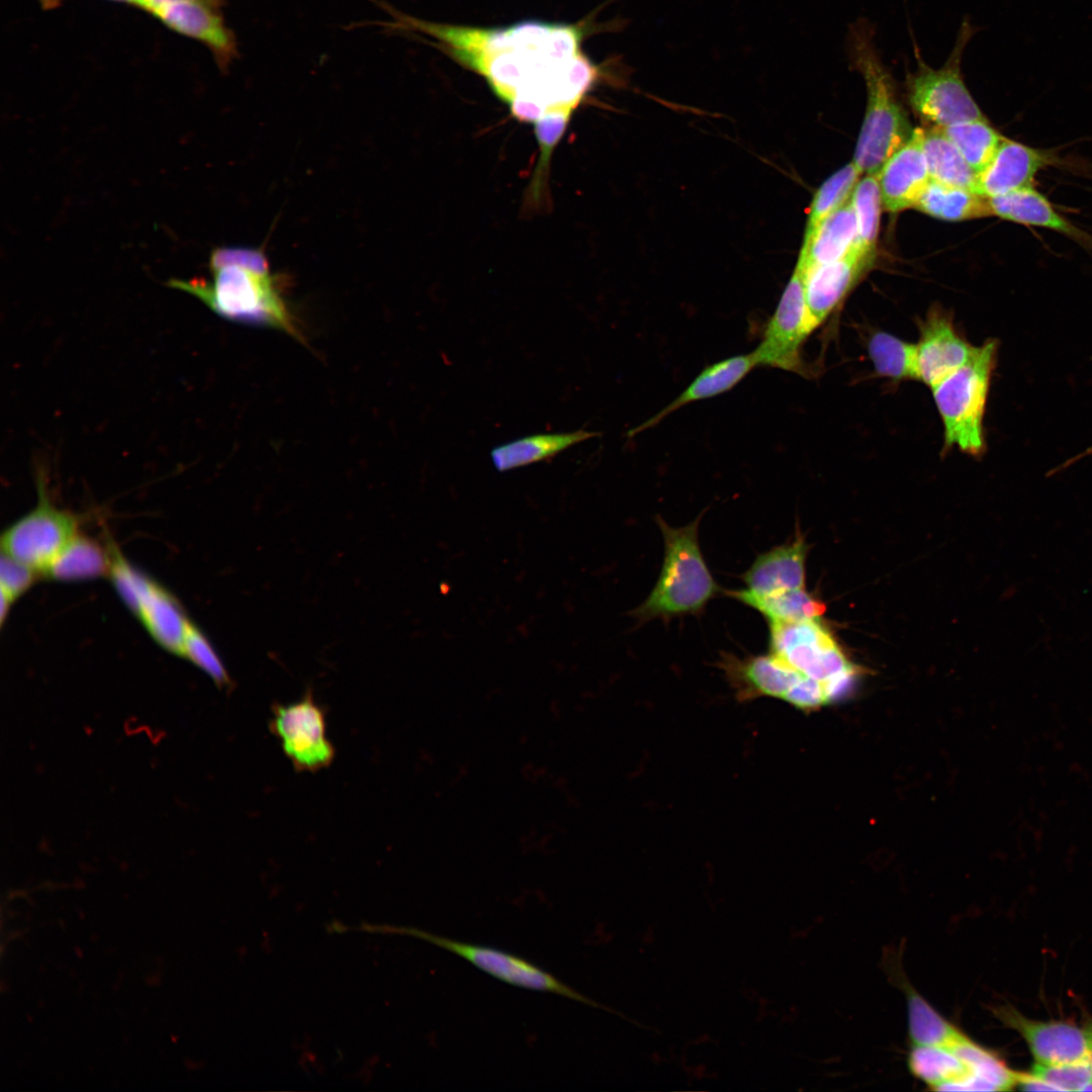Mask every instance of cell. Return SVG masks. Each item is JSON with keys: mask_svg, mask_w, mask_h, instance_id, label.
I'll return each instance as SVG.
<instances>
[{"mask_svg": "<svg viewBox=\"0 0 1092 1092\" xmlns=\"http://www.w3.org/2000/svg\"><path fill=\"white\" fill-rule=\"evenodd\" d=\"M388 31L422 33L463 68L481 77L518 121L533 125L539 160L531 184L548 186L552 153L583 100L609 75L583 52L585 23L524 20L500 27L433 22L404 14L384 0Z\"/></svg>", "mask_w": 1092, "mask_h": 1092, "instance_id": "cell-1", "label": "cell"}, {"mask_svg": "<svg viewBox=\"0 0 1092 1092\" xmlns=\"http://www.w3.org/2000/svg\"><path fill=\"white\" fill-rule=\"evenodd\" d=\"M875 29L860 18L849 25L846 53L849 66L866 84V114L852 163L860 174L876 175L905 145L914 129L898 96L896 82L875 41Z\"/></svg>", "mask_w": 1092, "mask_h": 1092, "instance_id": "cell-2", "label": "cell"}, {"mask_svg": "<svg viewBox=\"0 0 1092 1092\" xmlns=\"http://www.w3.org/2000/svg\"><path fill=\"white\" fill-rule=\"evenodd\" d=\"M700 521L701 516L687 526L673 528L656 518L664 541V557L655 586L632 612L639 621L698 614L721 592L701 552Z\"/></svg>", "mask_w": 1092, "mask_h": 1092, "instance_id": "cell-3", "label": "cell"}, {"mask_svg": "<svg viewBox=\"0 0 1092 1092\" xmlns=\"http://www.w3.org/2000/svg\"><path fill=\"white\" fill-rule=\"evenodd\" d=\"M211 281L173 279L169 285L199 298L232 322L270 327L298 337L284 299L270 273L236 264L210 267Z\"/></svg>", "mask_w": 1092, "mask_h": 1092, "instance_id": "cell-4", "label": "cell"}, {"mask_svg": "<svg viewBox=\"0 0 1092 1092\" xmlns=\"http://www.w3.org/2000/svg\"><path fill=\"white\" fill-rule=\"evenodd\" d=\"M997 352V340L985 341L963 366L930 387L943 426V452L984 454L983 421Z\"/></svg>", "mask_w": 1092, "mask_h": 1092, "instance_id": "cell-5", "label": "cell"}, {"mask_svg": "<svg viewBox=\"0 0 1092 1092\" xmlns=\"http://www.w3.org/2000/svg\"><path fill=\"white\" fill-rule=\"evenodd\" d=\"M975 32L965 19L945 63L938 69L929 67L917 48V68L905 80L907 100L913 111L935 127L987 119L969 92L962 73L965 49Z\"/></svg>", "mask_w": 1092, "mask_h": 1092, "instance_id": "cell-6", "label": "cell"}, {"mask_svg": "<svg viewBox=\"0 0 1092 1092\" xmlns=\"http://www.w3.org/2000/svg\"><path fill=\"white\" fill-rule=\"evenodd\" d=\"M770 653L804 676L821 682L830 704L846 696L857 678L851 663L820 619L770 621Z\"/></svg>", "mask_w": 1092, "mask_h": 1092, "instance_id": "cell-7", "label": "cell"}, {"mask_svg": "<svg viewBox=\"0 0 1092 1092\" xmlns=\"http://www.w3.org/2000/svg\"><path fill=\"white\" fill-rule=\"evenodd\" d=\"M108 577L123 604L159 646L181 657L191 620L179 601L161 583L128 562L114 544Z\"/></svg>", "mask_w": 1092, "mask_h": 1092, "instance_id": "cell-8", "label": "cell"}, {"mask_svg": "<svg viewBox=\"0 0 1092 1092\" xmlns=\"http://www.w3.org/2000/svg\"><path fill=\"white\" fill-rule=\"evenodd\" d=\"M37 491V505L2 533L1 549L44 576L55 558L79 533L80 522L77 515L50 500L40 470Z\"/></svg>", "mask_w": 1092, "mask_h": 1092, "instance_id": "cell-9", "label": "cell"}, {"mask_svg": "<svg viewBox=\"0 0 1092 1092\" xmlns=\"http://www.w3.org/2000/svg\"><path fill=\"white\" fill-rule=\"evenodd\" d=\"M816 327L809 312L803 275L795 268L762 339L752 351L756 366L778 368L810 378L802 348Z\"/></svg>", "mask_w": 1092, "mask_h": 1092, "instance_id": "cell-10", "label": "cell"}, {"mask_svg": "<svg viewBox=\"0 0 1092 1092\" xmlns=\"http://www.w3.org/2000/svg\"><path fill=\"white\" fill-rule=\"evenodd\" d=\"M390 931L412 935L448 950L507 984L557 994L592 1007L616 1012L585 997L531 962L510 952L486 945L454 940L414 927H395Z\"/></svg>", "mask_w": 1092, "mask_h": 1092, "instance_id": "cell-11", "label": "cell"}, {"mask_svg": "<svg viewBox=\"0 0 1092 1092\" xmlns=\"http://www.w3.org/2000/svg\"><path fill=\"white\" fill-rule=\"evenodd\" d=\"M269 728L297 771L315 772L333 762L336 750L327 735L326 714L310 693L275 705Z\"/></svg>", "mask_w": 1092, "mask_h": 1092, "instance_id": "cell-12", "label": "cell"}, {"mask_svg": "<svg viewBox=\"0 0 1092 1092\" xmlns=\"http://www.w3.org/2000/svg\"><path fill=\"white\" fill-rule=\"evenodd\" d=\"M998 1020L1026 1042L1035 1063L1057 1065L1092 1060V1018L1041 1021L1026 1017L1010 1004L993 1008Z\"/></svg>", "mask_w": 1092, "mask_h": 1092, "instance_id": "cell-13", "label": "cell"}, {"mask_svg": "<svg viewBox=\"0 0 1092 1092\" xmlns=\"http://www.w3.org/2000/svg\"><path fill=\"white\" fill-rule=\"evenodd\" d=\"M917 325L918 380L932 387L963 366L976 346L963 337L956 328L952 314L940 306L930 307Z\"/></svg>", "mask_w": 1092, "mask_h": 1092, "instance_id": "cell-14", "label": "cell"}, {"mask_svg": "<svg viewBox=\"0 0 1092 1092\" xmlns=\"http://www.w3.org/2000/svg\"><path fill=\"white\" fill-rule=\"evenodd\" d=\"M1058 162L1052 151L1004 138L990 163L977 175L976 192L991 198L1030 188L1040 170Z\"/></svg>", "mask_w": 1092, "mask_h": 1092, "instance_id": "cell-15", "label": "cell"}, {"mask_svg": "<svg viewBox=\"0 0 1092 1092\" xmlns=\"http://www.w3.org/2000/svg\"><path fill=\"white\" fill-rule=\"evenodd\" d=\"M873 261L853 249L845 257L812 266L803 275L805 297L817 328L832 314Z\"/></svg>", "mask_w": 1092, "mask_h": 1092, "instance_id": "cell-16", "label": "cell"}, {"mask_svg": "<svg viewBox=\"0 0 1092 1092\" xmlns=\"http://www.w3.org/2000/svg\"><path fill=\"white\" fill-rule=\"evenodd\" d=\"M719 666L736 691L737 698L742 701L760 697L785 701L789 692L806 677L770 652L744 658L724 654Z\"/></svg>", "mask_w": 1092, "mask_h": 1092, "instance_id": "cell-17", "label": "cell"}, {"mask_svg": "<svg viewBox=\"0 0 1092 1092\" xmlns=\"http://www.w3.org/2000/svg\"><path fill=\"white\" fill-rule=\"evenodd\" d=\"M921 134L922 128H915L910 140L887 160L878 173L882 203L888 211L914 207L930 182Z\"/></svg>", "mask_w": 1092, "mask_h": 1092, "instance_id": "cell-18", "label": "cell"}, {"mask_svg": "<svg viewBox=\"0 0 1092 1092\" xmlns=\"http://www.w3.org/2000/svg\"><path fill=\"white\" fill-rule=\"evenodd\" d=\"M809 546L799 533L791 542L760 553L744 572L745 593L769 596L805 587V561Z\"/></svg>", "mask_w": 1092, "mask_h": 1092, "instance_id": "cell-19", "label": "cell"}, {"mask_svg": "<svg viewBox=\"0 0 1092 1092\" xmlns=\"http://www.w3.org/2000/svg\"><path fill=\"white\" fill-rule=\"evenodd\" d=\"M992 215L1026 226L1048 229L1092 251V235L1059 213L1051 201L1033 187L988 198Z\"/></svg>", "mask_w": 1092, "mask_h": 1092, "instance_id": "cell-20", "label": "cell"}, {"mask_svg": "<svg viewBox=\"0 0 1092 1092\" xmlns=\"http://www.w3.org/2000/svg\"><path fill=\"white\" fill-rule=\"evenodd\" d=\"M757 367L752 352L734 355L706 366L668 404L641 425L629 430V438L652 428L668 415L695 401L705 400L731 390Z\"/></svg>", "mask_w": 1092, "mask_h": 1092, "instance_id": "cell-21", "label": "cell"}, {"mask_svg": "<svg viewBox=\"0 0 1092 1092\" xmlns=\"http://www.w3.org/2000/svg\"><path fill=\"white\" fill-rule=\"evenodd\" d=\"M948 1048L962 1060L967 1074L947 1091H1006L1016 1087L1020 1072L1011 1069L997 1053L973 1040L964 1031Z\"/></svg>", "mask_w": 1092, "mask_h": 1092, "instance_id": "cell-22", "label": "cell"}, {"mask_svg": "<svg viewBox=\"0 0 1092 1092\" xmlns=\"http://www.w3.org/2000/svg\"><path fill=\"white\" fill-rule=\"evenodd\" d=\"M857 238L855 213L849 199L804 238L796 268L804 271L839 260L858 248Z\"/></svg>", "mask_w": 1092, "mask_h": 1092, "instance_id": "cell-23", "label": "cell"}, {"mask_svg": "<svg viewBox=\"0 0 1092 1092\" xmlns=\"http://www.w3.org/2000/svg\"><path fill=\"white\" fill-rule=\"evenodd\" d=\"M886 970L906 998L911 1044L948 1046L962 1032L943 1017L908 981L897 957H889Z\"/></svg>", "mask_w": 1092, "mask_h": 1092, "instance_id": "cell-24", "label": "cell"}, {"mask_svg": "<svg viewBox=\"0 0 1092 1092\" xmlns=\"http://www.w3.org/2000/svg\"><path fill=\"white\" fill-rule=\"evenodd\" d=\"M112 559V543L106 547L79 532L55 558L44 577L59 582H76L109 576Z\"/></svg>", "mask_w": 1092, "mask_h": 1092, "instance_id": "cell-25", "label": "cell"}, {"mask_svg": "<svg viewBox=\"0 0 1092 1092\" xmlns=\"http://www.w3.org/2000/svg\"><path fill=\"white\" fill-rule=\"evenodd\" d=\"M598 432L577 430L526 436L493 448L490 458L497 471H508L551 459L563 450L599 436Z\"/></svg>", "mask_w": 1092, "mask_h": 1092, "instance_id": "cell-26", "label": "cell"}, {"mask_svg": "<svg viewBox=\"0 0 1092 1092\" xmlns=\"http://www.w3.org/2000/svg\"><path fill=\"white\" fill-rule=\"evenodd\" d=\"M921 146L930 181L976 192L977 173L939 127L922 128Z\"/></svg>", "mask_w": 1092, "mask_h": 1092, "instance_id": "cell-27", "label": "cell"}, {"mask_svg": "<svg viewBox=\"0 0 1092 1092\" xmlns=\"http://www.w3.org/2000/svg\"><path fill=\"white\" fill-rule=\"evenodd\" d=\"M914 207L943 220H966L992 215L988 198L971 190L930 181Z\"/></svg>", "mask_w": 1092, "mask_h": 1092, "instance_id": "cell-28", "label": "cell"}, {"mask_svg": "<svg viewBox=\"0 0 1092 1092\" xmlns=\"http://www.w3.org/2000/svg\"><path fill=\"white\" fill-rule=\"evenodd\" d=\"M726 594L758 611L767 622L815 620L826 611L825 604L805 587L762 597L748 595L743 589Z\"/></svg>", "mask_w": 1092, "mask_h": 1092, "instance_id": "cell-29", "label": "cell"}, {"mask_svg": "<svg viewBox=\"0 0 1092 1092\" xmlns=\"http://www.w3.org/2000/svg\"><path fill=\"white\" fill-rule=\"evenodd\" d=\"M866 347L878 376L895 382L918 380L915 343L885 331H873Z\"/></svg>", "mask_w": 1092, "mask_h": 1092, "instance_id": "cell-30", "label": "cell"}, {"mask_svg": "<svg viewBox=\"0 0 1092 1092\" xmlns=\"http://www.w3.org/2000/svg\"><path fill=\"white\" fill-rule=\"evenodd\" d=\"M907 1066L915 1078L937 1091H946L967 1074L962 1060L950 1048L943 1045L912 1044Z\"/></svg>", "mask_w": 1092, "mask_h": 1092, "instance_id": "cell-31", "label": "cell"}, {"mask_svg": "<svg viewBox=\"0 0 1092 1092\" xmlns=\"http://www.w3.org/2000/svg\"><path fill=\"white\" fill-rule=\"evenodd\" d=\"M940 129L977 175L990 163L1004 139L987 119L961 122Z\"/></svg>", "mask_w": 1092, "mask_h": 1092, "instance_id": "cell-32", "label": "cell"}, {"mask_svg": "<svg viewBox=\"0 0 1092 1092\" xmlns=\"http://www.w3.org/2000/svg\"><path fill=\"white\" fill-rule=\"evenodd\" d=\"M856 223L859 252L873 261L876 250L882 209V197L878 174L866 175L856 183L850 196Z\"/></svg>", "mask_w": 1092, "mask_h": 1092, "instance_id": "cell-33", "label": "cell"}, {"mask_svg": "<svg viewBox=\"0 0 1092 1092\" xmlns=\"http://www.w3.org/2000/svg\"><path fill=\"white\" fill-rule=\"evenodd\" d=\"M860 175L855 165L849 163L820 186L810 205L804 238L809 237L821 221L850 199Z\"/></svg>", "mask_w": 1092, "mask_h": 1092, "instance_id": "cell-34", "label": "cell"}, {"mask_svg": "<svg viewBox=\"0 0 1092 1092\" xmlns=\"http://www.w3.org/2000/svg\"><path fill=\"white\" fill-rule=\"evenodd\" d=\"M1048 1091H1092V1060L1046 1065L1034 1063L1028 1072Z\"/></svg>", "mask_w": 1092, "mask_h": 1092, "instance_id": "cell-35", "label": "cell"}, {"mask_svg": "<svg viewBox=\"0 0 1092 1092\" xmlns=\"http://www.w3.org/2000/svg\"><path fill=\"white\" fill-rule=\"evenodd\" d=\"M181 657L206 673L218 688L232 684L226 668L204 633L191 621L183 642Z\"/></svg>", "mask_w": 1092, "mask_h": 1092, "instance_id": "cell-36", "label": "cell"}, {"mask_svg": "<svg viewBox=\"0 0 1092 1092\" xmlns=\"http://www.w3.org/2000/svg\"><path fill=\"white\" fill-rule=\"evenodd\" d=\"M41 575L20 561L2 553L0 589L13 603L31 588Z\"/></svg>", "mask_w": 1092, "mask_h": 1092, "instance_id": "cell-37", "label": "cell"}, {"mask_svg": "<svg viewBox=\"0 0 1092 1092\" xmlns=\"http://www.w3.org/2000/svg\"><path fill=\"white\" fill-rule=\"evenodd\" d=\"M236 264L257 272L269 273V263L265 254L249 247H220L210 255V267Z\"/></svg>", "mask_w": 1092, "mask_h": 1092, "instance_id": "cell-38", "label": "cell"}, {"mask_svg": "<svg viewBox=\"0 0 1092 1092\" xmlns=\"http://www.w3.org/2000/svg\"><path fill=\"white\" fill-rule=\"evenodd\" d=\"M110 1L125 3V4L131 5V6H134V7L139 8V9H142V10H144L147 13L150 14L153 11V9L160 3L161 0H110Z\"/></svg>", "mask_w": 1092, "mask_h": 1092, "instance_id": "cell-39", "label": "cell"}, {"mask_svg": "<svg viewBox=\"0 0 1092 1092\" xmlns=\"http://www.w3.org/2000/svg\"><path fill=\"white\" fill-rule=\"evenodd\" d=\"M63 0H39L41 7L44 9L57 8Z\"/></svg>", "mask_w": 1092, "mask_h": 1092, "instance_id": "cell-40", "label": "cell"}, {"mask_svg": "<svg viewBox=\"0 0 1092 1092\" xmlns=\"http://www.w3.org/2000/svg\"><path fill=\"white\" fill-rule=\"evenodd\" d=\"M1087 454H1092V447H1091V448H1089V449H1087V450L1085 451V454H1081V456H1085V455H1087ZM1081 456H1079L1078 458H1080Z\"/></svg>", "mask_w": 1092, "mask_h": 1092, "instance_id": "cell-41", "label": "cell"}]
</instances>
